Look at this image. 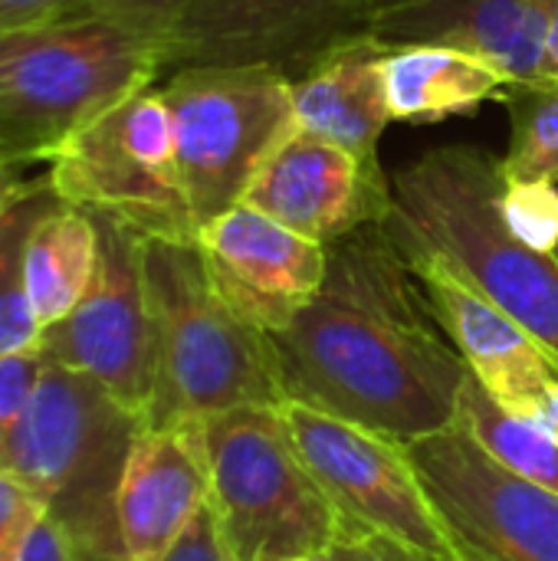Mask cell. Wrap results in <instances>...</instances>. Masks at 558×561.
<instances>
[{
    "instance_id": "cell-1",
    "label": "cell",
    "mask_w": 558,
    "mask_h": 561,
    "mask_svg": "<svg viewBox=\"0 0 558 561\" xmlns=\"http://www.w3.org/2000/svg\"><path fill=\"white\" fill-rule=\"evenodd\" d=\"M270 342L286 401L398 444L454 427L470 375L385 224L329 243L322 289Z\"/></svg>"
},
{
    "instance_id": "cell-2",
    "label": "cell",
    "mask_w": 558,
    "mask_h": 561,
    "mask_svg": "<svg viewBox=\"0 0 558 561\" xmlns=\"http://www.w3.org/2000/svg\"><path fill=\"white\" fill-rule=\"evenodd\" d=\"M500 184V158L483 148H434L391 174L385 220L437 250L558 362V253L506 230Z\"/></svg>"
},
{
    "instance_id": "cell-3",
    "label": "cell",
    "mask_w": 558,
    "mask_h": 561,
    "mask_svg": "<svg viewBox=\"0 0 558 561\" xmlns=\"http://www.w3.org/2000/svg\"><path fill=\"white\" fill-rule=\"evenodd\" d=\"M148 421L82 371L46 362L3 470L72 539L79 561H128L118 536V486Z\"/></svg>"
},
{
    "instance_id": "cell-4",
    "label": "cell",
    "mask_w": 558,
    "mask_h": 561,
    "mask_svg": "<svg viewBox=\"0 0 558 561\" xmlns=\"http://www.w3.org/2000/svg\"><path fill=\"white\" fill-rule=\"evenodd\" d=\"M158 39L105 16L0 33V161H53L95 115L151 85Z\"/></svg>"
},
{
    "instance_id": "cell-5",
    "label": "cell",
    "mask_w": 558,
    "mask_h": 561,
    "mask_svg": "<svg viewBox=\"0 0 558 561\" xmlns=\"http://www.w3.org/2000/svg\"><path fill=\"white\" fill-rule=\"evenodd\" d=\"M145 283L158 345L148 424L286 401L270 335L220 299L197 243L145 237Z\"/></svg>"
},
{
    "instance_id": "cell-6",
    "label": "cell",
    "mask_w": 558,
    "mask_h": 561,
    "mask_svg": "<svg viewBox=\"0 0 558 561\" xmlns=\"http://www.w3.org/2000/svg\"><path fill=\"white\" fill-rule=\"evenodd\" d=\"M210 510L234 561H296L332 552L342 519L306 470L280 404L201 417Z\"/></svg>"
},
{
    "instance_id": "cell-7",
    "label": "cell",
    "mask_w": 558,
    "mask_h": 561,
    "mask_svg": "<svg viewBox=\"0 0 558 561\" xmlns=\"http://www.w3.org/2000/svg\"><path fill=\"white\" fill-rule=\"evenodd\" d=\"M161 92L201 230L243 201L263 158L296 128L293 79L270 66H181Z\"/></svg>"
},
{
    "instance_id": "cell-8",
    "label": "cell",
    "mask_w": 558,
    "mask_h": 561,
    "mask_svg": "<svg viewBox=\"0 0 558 561\" xmlns=\"http://www.w3.org/2000/svg\"><path fill=\"white\" fill-rule=\"evenodd\" d=\"M46 174L62 204L109 214L148 240H197L171 108L155 82L79 128L53 154Z\"/></svg>"
},
{
    "instance_id": "cell-9",
    "label": "cell",
    "mask_w": 558,
    "mask_h": 561,
    "mask_svg": "<svg viewBox=\"0 0 558 561\" xmlns=\"http://www.w3.org/2000/svg\"><path fill=\"white\" fill-rule=\"evenodd\" d=\"M286 431L339 519L398 542L421 561H460L405 444L362 424L283 401Z\"/></svg>"
},
{
    "instance_id": "cell-10",
    "label": "cell",
    "mask_w": 558,
    "mask_h": 561,
    "mask_svg": "<svg viewBox=\"0 0 558 561\" xmlns=\"http://www.w3.org/2000/svg\"><path fill=\"white\" fill-rule=\"evenodd\" d=\"M460 561H558V493L497 463L464 431L405 444Z\"/></svg>"
},
{
    "instance_id": "cell-11",
    "label": "cell",
    "mask_w": 558,
    "mask_h": 561,
    "mask_svg": "<svg viewBox=\"0 0 558 561\" xmlns=\"http://www.w3.org/2000/svg\"><path fill=\"white\" fill-rule=\"evenodd\" d=\"M92 220L99 230L92 286L66 319L43 329L39 352L46 362L89 375L148 421L158 388V345L145 283V237L109 214H92Z\"/></svg>"
},
{
    "instance_id": "cell-12",
    "label": "cell",
    "mask_w": 558,
    "mask_h": 561,
    "mask_svg": "<svg viewBox=\"0 0 558 561\" xmlns=\"http://www.w3.org/2000/svg\"><path fill=\"white\" fill-rule=\"evenodd\" d=\"M372 0H197L161 39V69L270 66L303 76L365 26Z\"/></svg>"
},
{
    "instance_id": "cell-13",
    "label": "cell",
    "mask_w": 558,
    "mask_h": 561,
    "mask_svg": "<svg viewBox=\"0 0 558 561\" xmlns=\"http://www.w3.org/2000/svg\"><path fill=\"white\" fill-rule=\"evenodd\" d=\"M385 230L408 260L434 319L447 332L467 371L503 408L533 417L546 388L558 378L556 358L437 250L388 220Z\"/></svg>"
},
{
    "instance_id": "cell-14",
    "label": "cell",
    "mask_w": 558,
    "mask_h": 561,
    "mask_svg": "<svg viewBox=\"0 0 558 561\" xmlns=\"http://www.w3.org/2000/svg\"><path fill=\"white\" fill-rule=\"evenodd\" d=\"M194 243L220 299L266 335L293 325L329 270L326 243L276 224L243 201L204 224Z\"/></svg>"
},
{
    "instance_id": "cell-15",
    "label": "cell",
    "mask_w": 558,
    "mask_h": 561,
    "mask_svg": "<svg viewBox=\"0 0 558 561\" xmlns=\"http://www.w3.org/2000/svg\"><path fill=\"white\" fill-rule=\"evenodd\" d=\"M243 204L276 224L335 243L391 214V174L332 141L293 128L257 168Z\"/></svg>"
},
{
    "instance_id": "cell-16",
    "label": "cell",
    "mask_w": 558,
    "mask_h": 561,
    "mask_svg": "<svg viewBox=\"0 0 558 561\" xmlns=\"http://www.w3.org/2000/svg\"><path fill=\"white\" fill-rule=\"evenodd\" d=\"M210 503L201 417L145 424L118 486V536L128 561H158Z\"/></svg>"
},
{
    "instance_id": "cell-17",
    "label": "cell",
    "mask_w": 558,
    "mask_h": 561,
    "mask_svg": "<svg viewBox=\"0 0 558 561\" xmlns=\"http://www.w3.org/2000/svg\"><path fill=\"white\" fill-rule=\"evenodd\" d=\"M558 0H411L368 13L365 30L382 43L457 46L490 62L510 85L543 79L549 20Z\"/></svg>"
},
{
    "instance_id": "cell-18",
    "label": "cell",
    "mask_w": 558,
    "mask_h": 561,
    "mask_svg": "<svg viewBox=\"0 0 558 561\" xmlns=\"http://www.w3.org/2000/svg\"><path fill=\"white\" fill-rule=\"evenodd\" d=\"M388 43L365 26L329 46L303 76L293 79L296 128L332 141L365 161H378V141L391 122L385 92Z\"/></svg>"
},
{
    "instance_id": "cell-19",
    "label": "cell",
    "mask_w": 558,
    "mask_h": 561,
    "mask_svg": "<svg viewBox=\"0 0 558 561\" xmlns=\"http://www.w3.org/2000/svg\"><path fill=\"white\" fill-rule=\"evenodd\" d=\"M388 112L398 122H441L470 115L500 99L510 85L490 62L437 43H388L385 59Z\"/></svg>"
},
{
    "instance_id": "cell-20",
    "label": "cell",
    "mask_w": 558,
    "mask_h": 561,
    "mask_svg": "<svg viewBox=\"0 0 558 561\" xmlns=\"http://www.w3.org/2000/svg\"><path fill=\"white\" fill-rule=\"evenodd\" d=\"M99 230L89 210L56 201L30 230L23 276L39 329L66 319L92 286Z\"/></svg>"
},
{
    "instance_id": "cell-21",
    "label": "cell",
    "mask_w": 558,
    "mask_h": 561,
    "mask_svg": "<svg viewBox=\"0 0 558 561\" xmlns=\"http://www.w3.org/2000/svg\"><path fill=\"white\" fill-rule=\"evenodd\" d=\"M59 201L46 178H16L0 207V355L39 348V322L33 316L23 276V256L33 224Z\"/></svg>"
},
{
    "instance_id": "cell-22",
    "label": "cell",
    "mask_w": 558,
    "mask_h": 561,
    "mask_svg": "<svg viewBox=\"0 0 558 561\" xmlns=\"http://www.w3.org/2000/svg\"><path fill=\"white\" fill-rule=\"evenodd\" d=\"M454 427L477 440L497 463L558 493V444L543 431L539 421L513 414L497 398H490L474 375L464 378Z\"/></svg>"
},
{
    "instance_id": "cell-23",
    "label": "cell",
    "mask_w": 558,
    "mask_h": 561,
    "mask_svg": "<svg viewBox=\"0 0 558 561\" xmlns=\"http://www.w3.org/2000/svg\"><path fill=\"white\" fill-rule=\"evenodd\" d=\"M500 102L510 108V148L500 174L513 181L558 184V82L506 85Z\"/></svg>"
},
{
    "instance_id": "cell-24",
    "label": "cell",
    "mask_w": 558,
    "mask_h": 561,
    "mask_svg": "<svg viewBox=\"0 0 558 561\" xmlns=\"http://www.w3.org/2000/svg\"><path fill=\"white\" fill-rule=\"evenodd\" d=\"M500 217L506 230L526 247L543 250V253H558V184L503 178Z\"/></svg>"
},
{
    "instance_id": "cell-25",
    "label": "cell",
    "mask_w": 558,
    "mask_h": 561,
    "mask_svg": "<svg viewBox=\"0 0 558 561\" xmlns=\"http://www.w3.org/2000/svg\"><path fill=\"white\" fill-rule=\"evenodd\" d=\"M43 368H46V355L39 348L0 355V470L7 460V447L36 394Z\"/></svg>"
},
{
    "instance_id": "cell-26",
    "label": "cell",
    "mask_w": 558,
    "mask_h": 561,
    "mask_svg": "<svg viewBox=\"0 0 558 561\" xmlns=\"http://www.w3.org/2000/svg\"><path fill=\"white\" fill-rule=\"evenodd\" d=\"M197 0H86L72 16H105L151 39H161Z\"/></svg>"
},
{
    "instance_id": "cell-27",
    "label": "cell",
    "mask_w": 558,
    "mask_h": 561,
    "mask_svg": "<svg viewBox=\"0 0 558 561\" xmlns=\"http://www.w3.org/2000/svg\"><path fill=\"white\" fill-rule=\"evenodd\" d=\"M43 513L33 490L10 470H0V561H13L30 526Z\"/></svg>"
},
{
    "instance_id": "cell-28",
    "label": "cell",
    "mask_w": 558,
    "mask_h": 561,
    "mask_svg": "<svg viewBox=\"0 0 558 561\" xmlns=\"http://www.w3.org/2000/svg\"><path fill=\"white\" fill-rule=\"evenodd\" d=\"M158 561H234L210 503L187 523V529Z\"/></svg>"
},
{
    "instance_id": "cell-29",
    "label": "cell",
    "mask_w": 558,
    "mask_h": 561,
    "mask_svg": "<svg viewBox=\"0 0 558 561\" xmlns=\"http://www.w3.org/2000/svg\"><path fill=\"white\" fill-rule=\"evenodd\" d=\"M332 556L339 561H421L414 552L401 549L398 542L375 536L368 529L349 526V523H342L339 539L332 546Z\"/></svg>"
},
{
    "instance_id": "cell-30",
    "label": "cell",
    "mask_w": 558,
    "mask_h": 561,
    "mask_svg": "<svg viewBox=\"0 0 558 561\" xmlns=\"http://www.w3.org/2000/svg\"><path fill=\"white\" fill-rule=\"evenodd\" d=\"M13 561H79V552L72 539L62 533V526L46 513H39Z\"/></svg>"
},
{
    "instance_id": "cell-31",
    "label": "cell",
    "mask_w": 558,
    "mask_h": 561,
    "mask_svg": "<svg viewBox=\"0 0 558 561\" xmlns=\"http://www.w3.org/2000/svg\"><path fill=\"white\" fill-rule=\"evenodd\" d=\"M86 0H0V33L72 16Z\"/></svg>"
},
{
    "instance_id": "cell-32",
    "label": "cell",
    "mask_w": 558,
    "mask_h": 561,
    "mask_svg": "<svg viewBox=\"0 0 558 561\" xmlns=\"http://www.w3.org/2000/svg\"><path fill=\"white\" fill-rule=\"evenodd\" d=\"M533 421H539L543 424V431L553 437L558 444V378L546 388V394H543V401L536 404V411H533Z\"/></svg>"
},
{
    "instance_id": "cell-33",
    "label": "cell",
    "mask_w": 558,
    "mask_h": 561,
    "mask_svg": "<svg viewBox=\"0 0 558 561\" xmlns=\"http://www.w3.org/2000/svg\"><path fill=\"white\" fill-rule=\"evenodd\" d=\"M543 79H546V82H558V3L553 20H549L546 56H543Z\"/></svg>"
},
{
    "instance_id": "cell-34",
    "label": "cell",
    "mask_w": 558,
    "mask_h": 561,
    "mask_svg": "<svg viewBox=\"0 0 558 561\" xmlns=\"http://www.w3.org/2000/svg\"><path fill=\"white\" fill-rule=\"evenodd\" d=\"M13 184H16V168H7V164L0 161V207L7 204V197H10V191H13Z\"/></svg>"
},
{
    "instance_id": "cell-35",
    "label": "cell",
    "mask_w": 558,
    "mask_h": 561,
    "mask_svg": "<svg viewBox=\"0 0 558 561\" xmlns=\"http://www.w3.org/2000/svg\"><path fill=\"white\" fill-rule=\"evenodd\" d=\"M401 3H411V0H372V13H378V10H391V7H401Z\"/></svg>"
},
{
    "instance_id": "cell-36",
    "label": "cell",
    "mask_w": 558,
    "mask_h": 561,
    "mask_svg": "<svg viewBox=\"0 0 558 561\" xmlns=\"http://www.w3.org/2000/svg\"><path fill=\"white\" fill-rule=\"evenodd\" d=\"M296 561H339L332 552H326V556H306V559H296Z\"/></svg>"
}]
</instances>
